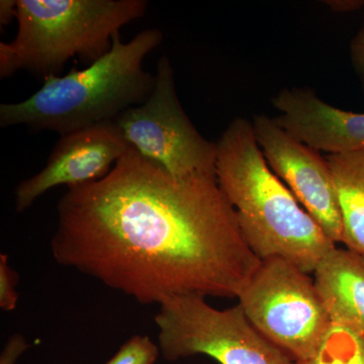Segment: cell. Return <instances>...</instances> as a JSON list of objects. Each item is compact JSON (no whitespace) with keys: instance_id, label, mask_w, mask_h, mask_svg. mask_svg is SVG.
Here are the masks:
<instances>
[{"instance_id":"1","label":"cell","mask_w":364,"mask_h":364,"mask_svg":"<svg viewBox=\"0 0 364 364\" xmlns=\"http://www.w3.org/2000/svg\"><path fill=\"white\" fill-rule=\"evenodd\" d=\"M51 251L62 267L142 305L238 298L261 262L215 173L174 176L133 149L60 198Z\"/></svg>"},{"instance_id":"2","label":"cell","mask_w":364,"mask_h":364,"mask_svg":"<svg viewBox=\"0 0 364 364\" xmlns=\"http://www.w3.org/2000/svg\"><path fill=\"white\" fill-rule=\"evenodd\" d=\"M215 176L246 243L260 260L284 258L313 274L336 247L270 168L252 122L237 117L223 132L217 142Z\"/></svg>"},{"instance_id":"3","label":"cell","mask_w":364,"mask_h":364,"mask_svg":"<svg viewBox=\"0 0 364 364\" xmlns=\"http://www.w3.org/2000/svg\"><path fill=\"white\" fill-rule=\"evenodd\" d=\"M163 40L159 28H146L129 42L121 35L109 51L83 69L49 76L30 97L0 105V127L25 126L60 135L114 122L142 105L152 93L155 75L144 69L146 57Z\"/></svg>"},{"instance_id":"4","label":"cell","mask_w":364,"mask_h":364,"mask_svg":"<svg viewBox=\"0 0 364 364\" xmlns=\"http://www.w3.org/2000/svg\"><path fill=\"white\" fill-rule=\"evenodd\" d=\"M18 33L0 43V77L26 69L59 75L69 59L90 64L112 48L123 26L143 18L146 0H16Z\"/></svg>"},{"instance_id":"5","label":"cell","mask_w":364,"mask_h":364,"mask_svg":"<svg viewBox=\"0 0 364 364\" xmlns=\"http://www.w3.org/2000/svg\"><path fill=\"white\" fill-rule=\"evenodd\" d=\"M154 320L160 353L168 361L207 355L220 364H298L239 305L219 310L205 296L182 294L163 301Z\"/></svg>"},{"instance_id":"6","label":"cell","mask_w":364,"mask_h":364,"mask_svg":"<svg viewBox=\"0 0 364 364\" xmlns=\"http://www.w3.org/2000/svg\"><path fill=\"white\" fill-rule=\"evenodd\" d=\"M237 299L254 327L296 363L315 355L332 325L311 274L284 258L261 260Z\"/></svg>"},{"instance_id":"7","label":"cell","mask_w":364,"mask_h":364,"mask_svg":"<svg viewBox=\"0 0 364 364\" xmlns=\"http://www.w3.org/2000/svg\"><path fill=\"white\" fill-rule=\"evenodd\" d=\"M112 123L130 149L172 176L215 173L217 142L203 138L182 107L167 56L158 61L148 100L126 109Z\"/></svg>"},{"instance_id":"8","label":"cell","mask_w":364,"mask_h":364,"mask_svg":"<svg viewBox=\"0 0 364 364\" xmlns=\"http://www.w3.org/2000/svg\"><path fill=\"white\" fill-rule=\"evenodd\" d=\"M254 134L272 171L335 244L343 242V224L327 158L301 142L275 119L257 116Z\"/></svg>"},{"instance_id":"9","label":"cell","mask_w":364,"mask_h":364,"mask_svg":"<svg viewBox=\"0 0 364 364\" xmlns=\"http://www.w3.org/2000/svg\"><path fill=\"white\" fill-rule=\"evenodd\" d=\"M129 149L112 122L61 136L44 168L16 186V212H26L57 186L76 188L104 178Z\"/></svg>"},{"instance_id":"10","label":"cell","mask_w":364,"mask_h":364,"mask_svg":"<svg viewBox=\"0 0 364 364\" xmlns=\"http://www.w3.org/2000/svg\"><path fill=\"white\" fill-rule=\"evenodd\" d=\"M282 128L314 149L329 154L364 150V114L343 111L312 91L284 90L273 98Z\"/></svg>"},{"instance_id":"11","label":"cell","mask_w":364,"mask_h":364,"mask_svg":"<svg viewBox=\"0 0 364 364\" xmlns=\"http://www.w3.org/2000/svg\"><path fill=\"white\" fill-rule=\"evenodd\" d=\"M313 274L332 324L364 336V254L336 246Z\"/></svg>"},{"instance_id":"12","label":"cell","mask_w":364,"mask_h":364,"mask_svg":"<svg viewBox=\"0 0 364 364\" xmlns=\"http://www.w3.org/2000/svg\"><path fill=\"white\" fill-rule=\"evenodd\" d=\"M345 247L364 254V150L329 154Z\"/></svg>"},{"instance_id":"13","label":"cell","mask_w":364,"mask_h":364,"mask_svg":"<svg viewBox=\"0 0 364 364\" xmlns=\"http://www.w3.org/2000/svg\"><path fill=\"white\" fill-rule=\"evenodd\" d=\"M298 364H364V336L332 324L315 355Z\"/></svg>"},{"instance_id":"14","label":"cell","mask_w":364,"mask_h":364,"mask_svg":"<svg viewBox=\"0 0 364 364\" xmlns=\"http://www.w3.org/2000/svg\"><path fill=\"white\" fill-rule=\"evenodd\" d=\"M159 354V346L149 337L135 335L105 364H155Z\"/></svg>"},{"instance_id":"15","label":"cell","mask_w":364,"mask_h":364,"mask_svg":"<svg viewBox=\"0 0 364 364\" xmlns=\"http://www.w3.org/2000/svg\"><path fill=\"white\" fill-rule=\"evenodd\" d=\"M18 274L9 267V256L0 255V308L6 312H11L18 306V294L16 293V284Z\"/></svg>"},{"instance_id":"16","label":"cell","mask_w":364,"mask_h":364,"mask_svg":"<svg viewBox=\"0 0 364 364\" xmlns=\"http://www.w3.org/2000/svg\"><path fill=\"white\" fill-rule=\"evenodd\" d=\"M28 346L30 345L23 335L14 334L9 337L0 354V364H16Z\"/></svg>"},{"instance_id":"17","label":"cell","mask_w":364,"mask_h":364,"mask_svg":"<svg viewBox=\"0 0 364 364\" xmlns=\"http://www.w3.org/2000/svg\"><path fill=\"white\" fill-rule=\"evenodd\" d=\"M351 53L354 66L364 82V26L352 43Z\"/></svg>"},{"instance_id":"18","label":"cell","mask_w":364,"mask_h":364,"mask_svg":"<svg viewBox=\"0 0 364 364\" xmlns=\"http://www.w3.org/2000/svg\"><path fill=\"white\" fill-rule=\"evenodd\" d=\"M18 16L16 0H1L0 1V25L1 26L9 23Z\"/></svg>"},{"instance_id":"19","label":"cell","mask_w":364,"mask_h":364,"mask_svg":"<svg viewBox=\"0 0 364 364\" xmlns=\"http://www.w3.org/2000/svg\"><path fill=\"white\" fill-rule=\"evenodd\" d=\"M330 6H334L335 9L341 11H356L364 6V1L360 0H346V1H331Z\"/></svg>"}]
</instances>
